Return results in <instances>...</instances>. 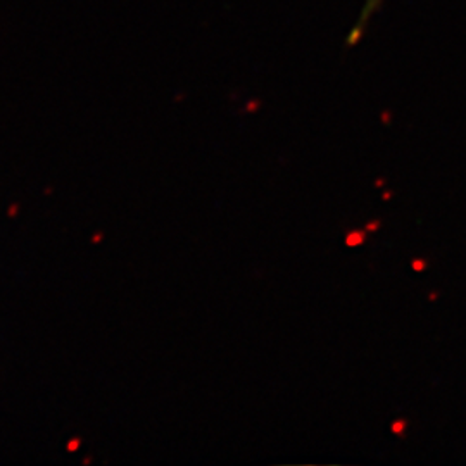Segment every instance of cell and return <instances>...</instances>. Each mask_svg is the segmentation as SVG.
Masks as SVG:
<instances>
[{"label":"cell","mask_w":466,"mask_h":466,"mask_svg":"<svg viewBox=\"0 0 466 466\" xmlns=\"http://www.w3.org/2000/svg\"><path fill=\"white\" fill-rule=\"evenodd\" d=\"M383 0H367L365 2V7H363V11H361V16L358 19V23L354 25V28H352V32L350 35V44H356L363 34L367 32L368 23L371 21V17L377 15V11L380 9V5H382Z\"/></svg>","instance_id":"1"},{"label":"cell","mask_w":466,"mask_h":466,"mask_svg":"<svg viewBox=\"0 0 466 466\" xmlns=\"http://www.w3.org/2000/svg\"><path fill=\"white\" fill-rule=\"evenodd\" d=\"M380 227V223H370L367 227L368 232H373V230H377Z\"/></svg>","instance_id":"4"},{"label":"cell","mask_w":466,"mask_h":466,"mask_svg":"<svg viewBox=\"0 0 466 466\" xmlns=\"http://www.w3.org/2000/svg\"><path fill=\"white\" fill-rule=\"evenodd\" d=\"M415 268H417V269H420V268H423V263H415Z\"/></svg>","instance_id":"5"},{"label":"cell","mask_w":466,"mask_h":466,"mask_svg":"<svg viewBox=\"0 0 466 466\" xmlns=\"http://www.w3.org/2000/svg\"><path fill=\"white\" fill-rule=\"evenodd\" d=\"M402 429H404V423H402V421H394V423H392V432H400Z\"/></svg>","instance_id":"3"},{"label":"cell","mask_w":466,"mask_h":466,"mask_svg":"<svg viewBox=\"0 0 466 466\" xmlns=\"http://www.w3.org/2000/svg\"><path fill=\"white\" fill-rule=\"evenodd\" d=\"M365 238H367V235H365V233L352 232L348 235L346 244H348V248H358V246H361V244L365 242Z\"/></svg>","instance_id":"2"}]
</instances>
